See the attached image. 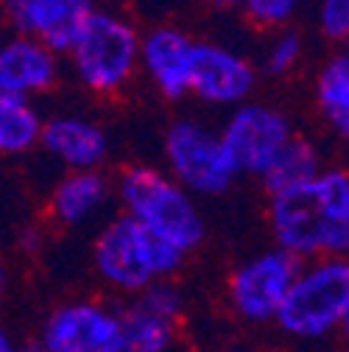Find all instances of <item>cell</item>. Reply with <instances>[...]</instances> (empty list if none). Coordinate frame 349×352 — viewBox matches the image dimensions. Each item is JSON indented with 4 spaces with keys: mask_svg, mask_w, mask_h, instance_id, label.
Listing matches in <instances>:
<instances>
[{
    "mask_svg": "<svg viewBox=\"0 0 349 352\" xmlns=\"http://www.w3.org/2000/svg\"><path fill=\"white\" fill-rule=\"evenodd\" d=\"M269 224L277 249L296 260L344 257L349 249V176L324 168L313 179L269 196Z\"/></svg>",
    "mask_w": 349,
    "mask_h": 352,
    "instance_id": "cell-1",
    "label": "cell"
},
{
    "mask_svg": "<svg viewBox=\"0 0 349 352\" xmlns=\"http://www.w3.org/2000/svg\"><path fill=\"white\" fill-rule=\"evenodd\" d=\"M117 199L123 204V215L185 257L196 252L207 238L201 207L162 168L128 165L117 176Z\"/></svg>",
    "mask_w": 349,
    "mask_h": 352,
    "instance_id": "cell-2",
    "label": "cell"
},
{
    "mask_svg": "<svg viewBox=\"0 0 349 352\" xmlns=\"http://www.w3.org/2000/svg\"><path fill=\"white\" fill-rule=\"evenodd\" d=\"M93 263L109 288L135 296L154 283L177 277L185 266V254L120 212L98 232Z\"/></svg>",
    "mask_w": 349,
    "mask_h": 352,
    "instance_id": "cell-3",
    "label": "cell"
},
{
    "mask_svg": "<svg viewBox=\"0 0 349 352\" xmlns=\"http://www.w3.org/2000/svg\"><path fill=\"white\" fill-rule=\"evenodd\" d=\"M67 56L90 93L117 96L140 70V31L128 17L95 6L81 20Z\"/></svg>",
    "mask_w": 349,
    "mask_h": 352,
    "instance_id": "cell-4",
    "label": "cell"
},
{
    "mask_svg": "<svg viewBox=\"0 0 349 352\" xmlns=\"http://www.w3.org/2000/svg\"><path fill=\"white\" fill-rule=\"evenodd\" d=\"M349 322V266L344 257L302 263L274 324L302 341H319Z\"/></svg>",
    "mask_w": 349,
    "mask_h": 352,
    "instance_id": "cell-5",
    "label": "cell"
},
{
    "mask_svg": "<svg viewBox=\"0 0 349 352\" xmlns=\"http://www.w3.org/2000/svg\"><path fill=\"white\" fill-rule=\"evenodd\" d=\"M168 176L196 196H221L232 188L235 170L221 148L218 131L196 118L170 120L162 138Z\"/></svg>",
    "mask_w": 349,
    "mask_h": 352,
    "instance_id": "cell-6",
    "label": "cell"
},
{
    "mask_svg": "<svg viewBox=\"0 0 349 352\" xmlns=\"http://www.w3.org/2000/svg\"><path fill=\"white\" fill-rule=\"evenodd\" d=\"M296 126L291 115L274 104L246 101L238 104L224 120L218 140L235 170V176H260L263 179L280 151L293 140Z\"/></svg>",
    "mask_w": 349,
    "mask_h": 352,
    "instance_id": "cell-7",
    "label": "cell"
},
{
    "mask_svg": "<svg viewBox=\"0 0 349 352\" xmlns=\"http://www.w3.org/2000/svg\"><path fill=\"white\" fill-rule=\"evenodd\" d=\"M299 266L302 260L277 246L243 260L227 285V299L235 316L246 324H271Z\"/></svg>",
    "mask_w": 349,
    "mask_h": 352,
    "instance_id": "cell-8",
    "label": "cell"
},
{
    "mask_svg": "<svg viewBox=\"0 0 349 352\" xmlns=\"http://www.w3.org/2000/svg\"><path fill=\"white\" fill-rule=\"evenodd\" d=\"M34 341L39 352H120V311L98 299L65 302Z\"/></svg>",
    "mask_w": 349,
    "mask_h": 352,
    "instance_id": "cell-9",
    "label": "cell"
},
{
    "mask_svg": "<svg viewBox=\"0 0 349 352\" xmlns=\"http://www.w3.org/2000/svg\"><path fill=\"white\" fill-rule=\"evenodd\" d=\"M185 311L182 291L162 280L135 294L120 311V352H170Z\"/></svg>",
    "mask_w": 349,
    "mask_h": 352,
    "instance_id": "cell-10",
    "label": "cell"
},
{
    "mask_svg": "<svg viewBox=\"0 0 349 352\" xmlns=\"http://www.w3.org/2000/svg\"><path fill=\"white\" fill-rule=\"evenodd\" d=\"M257 87V67L238 51L210 39H193L190 96L210 107L246 104Z\"/></svg>",
    "mask_w": 349,
    "mask_h": 352,
    "instance_id": "cell-11",
    "label": "cell"
},
{
    "mask_svg": "<svg viewBox=\"0 0 349 352\" xmlns=\"http://www.w3.org/2000/svg\"><path fill=\"white\" fill-rule=\"evenodd\" d=\"M190 54L193 36L177 25H154L140 34V70L168 101L190 96Z\"/></svg>",
    "mask_w": 349,
    "mask_h": 352,
    "instance_id": "cell-12",
    "label": "cell"
},
{
    "mask_svg": "<svg viewBox=\"0 0 349 352\" xmlns=\"http://www.w3.org/2000/svg\"><path fill=\"white\" fill-rule=\"evenodd\" d=\"M0 17L14 34L42 42L54 54H67L87 12L67 0H0Z\"/></svg>",
    "mask_w": 349,
    "mask_h": 352,
    "instance_id": "cell-13",
    "label": "cell"
},
{
    "mask_svg": "<svg viewBox=\"0 0 349 352\" xmlns=\"http://www.w3.org/2000/svg\"><path fill=\"white\" fill-rule=\"evenodd\" d=\"M59 78V54L31 36H9L0 42V96L34 98L48 93Z\"/></svg>",
    "mask_w": 349,
    "mask_h": 352,
    "instance_id": "cell-14",
    "label": "cell"
},
{
    "mask_svg": "<svg viewBox=\"0 0 349 352\" xmlns=\"http://www.w3.org/2000/svg\"><path fill=\"white\" fill-rule=\"evenodd\" d=\"M39 146L67 170H101L109 154L106 131L78 115H54L42 123Z\"/></svg>",
    "mask_w": 349,
    "mask_h": 352,
    "instance_id": "cell-15",
    "label": "cell"
},
{
    "mask_svg": "<svg viewBox=\"0 0 349 352\" xmlns=\"http://www.w3.org/2000/svg\"><path fill=\"white\" fill-rule=\"evenodd\" d=\"M109 199V179L101 170H67L51 193V215L62 227L90 221Z\"/></svg>",
    "mask_w": 349,
    "mask_h": 352,
    "instance_id": "cell-16",
    "label": "cell"
},
{
    "mask_svg": "<svg viewBox=\"0 0 349 352\" xmlns=\"http://www.w3.org/2000/svg\"><path fill=\"white\" fill-rule=\"evenodd\" d=\"M316 104L333 135L346 140L349 135V56L344 51L327 56L324 65L319 67Z\"/></svg>",
    "mask_w": 349,
    "mask_h": 352,
    "instance_id": "cell-17",
    "label": "cell"
},
{
    "mask_svg": "<svg viewBox=\"0 0 349 352\" xmlns=\"http://www.w3.org/2000/svg\"><path fill=\"white\" fill-rule=\"evenodd\" d=\"M42 112L34 101L17 96H0V154L20 157L39 146Z\"/></svg>",
    "mask_w": 349,
    "mask_h": 352,
    "instance_id": "cell-18",
    "label": "cell"
},
{
    "mask_svg": "<svg viewBox=\"0 0 349 352\" xmlns=\"http://www.w3.org/2000/svg\"><path fill=\"white\" fill-rule=\"evenodd\" d=\"M322 170H324V162H322L319 146L308 138H302V135H293V140L280 151V157L266 170L263 185L271 196L277 190H285V188H293V185L313 179V176L322 173Z\"/></svg>",
    "mask_w": 349,
    "mask_h": 352,
    "instance_id": "cell-19",
    "label": "cell"
},
{
    "mask_svg": "<svg viewBox=\"0 0 349 352\" xmlns=\"http://www.w3.org/2000/svg\"><path fill=\"white\" fill-rule=\"evenodd\" d=\"M304 59V39L296 28H280L263 51V59H260V70L271 78H285L291 73H296V67Z\"/></svg>",
    "mask_w": 349,
    "mask_h": 352,
    "instance_id": "cell-20",
    "label": "cell"
},
{
    "mask_svg": "<svg viewBox=\"0 0 349 352\" xmlns=\"http://www.w3.org/2000/svg\"><path fill=\"white\" fill-rule=\"evenodd\" d=\"M308 0H240L246 17L260 28H288Z\"/></svg>",
    "mask_w": 349,
    "mask_h": 352,
    "instance_id": "cell-21",
    "label": "cell"
},
{
    "mask_svg": "<svg viewBox=\"0 0 349 352\" xmlns=\"http://www.w3.org/2000/svg\"><path fill=\"white\" fill-rule=\"evenodd\" d=\"M316 25L327 42H344L349 34V0H316Z\"/></svg>",
    "mask_w": 349,
    "mask_h": 352,
    "instance_id": "cell-22",
    "label": "cell"
},
{
    "mask_svg": "<svg viewBox=\"0 0 349 352\" xmlns=\"http://www.w3.org/2000/svg\"><path fill=\"white\" fill-rule=\"evenodd\" d=\"M0 352H39L36 341H25V344H17L14 336L0 324Z\"/></svg>",
    "mask_w": 349,
    "mask_h": 352,
    "instance_id": "cell-23",
    "label": "cell"
},
{
    "mask_svg": "<svg viewBox=\"0 0 349 352\" xmlns=\"http://www.w3.org/2000/svg\"><path fill=\"white\" fill-rule=\"evenodd\" d=\"M70 6H76V9H81V12H93L95 9V0H67Z\"/></svg>",
    "mask_w": 349,
    "mask_h": 352,
    "instance_id": "cell-24",
    "label": "cell"
},
{
    "mask_svg": "<svg viewBox=\"0 0 349 352\" xmlns=\"http://www.w3.org/2000/svg\"><path fill=\"white\" fill-rule=\"evenodd\" d=\"M6 288V269H3V263H0V294H3Z\"/></svg>",
    "mask_w": 349,
    "mask_h": 352,
    "instance_id": "cell-25",
    "label": "cell"
},
{
    "mask_svg": "<svg viewBox=\"0 0 349 352\" xmlns=\"http://www.w3.org/2000/svg\"><path fill=\"white\" fill-rule=\"evenodd\" d=\"M218 3H224V6H240V0H218Z\"/></svg>",
    "mask_w": 349,
    "mask_h": 352,
    "instance_id": "cell-26",
    "label": "cell"
}]
</instances>
